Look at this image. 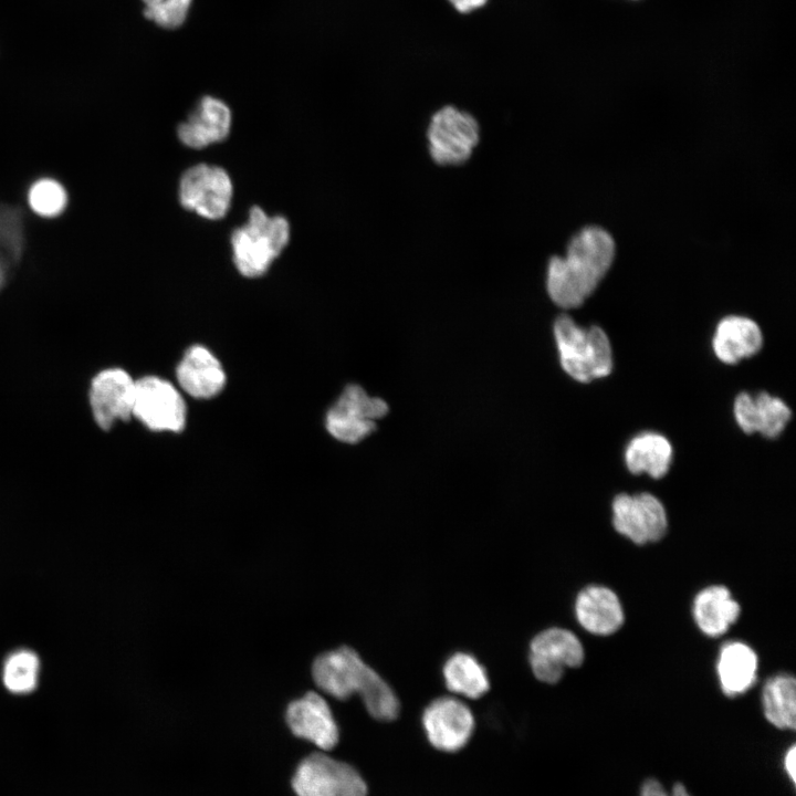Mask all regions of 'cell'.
<instances>
[{
    "instance_id": "6da1fadb",
    "label": "cell",
    "mask_w": 796,
    "mask_h": 796,
    "mask_svg": "<svg viewBox=\"0 0 796 796\" xmlns=\"http://www.w3.org/2000/svg\"><path fill=\"white\" fill-rule=\"evenodd\" d=\"M616 244L608 231L589 226L568 242L565 256L551 258L546 272V290L559 307L580 306L609 271Z\"/></svg>"
},
{
    "instance_id": "7a4b0ae2",
    "label": "cell",
    "mask_w": 796,
    "mask_h": 796,
    "mask_svg": "<svg viewBox=\"0 0 796 796\" xmlns=\"http://www.w3.org/2000/svg\"><path fill=\"white\" fill-rule=\"evenodd\" d=\"M315 684L325 693L346 700L357 693L368 713L378 721H392L399 701L390 685L352 648L343 646L320 654L313 662Z\"/></svg>"
},
{
    "instance_id": "3957f363",
    "label": "cell",
    "mask_w": 796,
    "mask_h": 796,
    "mask_svg": "<svg viewBox=\"0 0 796 796\" xmlns=\"http://www.w3.org/2000/svg\"><path fill=\"white\" fill-rule=\"evenodd\" d=\"M554 337L563 369L580 383L606 377L612 369L610 342L598 326H578L570 316L559 315Z\"/></svg>"
},
{
    "instance_id": "277c9868",
    "label": "cell",
    "mask_w": 796,
    "mask_h": 796,
    "mask_svg": "<svg viewBox=\"0 0 796 796\" xmlns=\"http://www.w3.org/2000/svg\"><path fill=\"white\" fill-rule=\"evenodd\" d=\"M287 239L289 224L283 217L269 218L259 207H252L248 223L231 237L238 270L248 277L263 274Z\"/></svg>"
},
{
    "instance_id": "5b68a950",
    "label": "cell",
    "mask_w": 796,
    "mask_h": 796,
    "mask_svg": "<svg viewBox=\"0 0 796 796\" xmlns=\"http://www.w3.org/2000/svg\"><path fill=\"white\" fill-rule=\"evenodd\" d=\"M480 139L479 123L473 115L447 105L430 118L427 128L428 149L433 161L441 166L465 163Z\"/></svg>"
},
{
    "instance_id": "8992f818",
    "label": "cell",
    "mask_w": 796,
    "mask_h": 796,
    "mask_svg": "<svg viewBox=\"0 0 796 796\" xmlns=\"http://www.w3.org/2000/svg\"><path fill=\"white\" fill-rule=\"evenodd\" d=\"M292 786L296 796H367V785L353 766L323 753L300 763Z\"/></svg>"
},
{
    "instance_id": "52a82bcc",
    "label": "cell",
    "mask_w": 796,
    "mask_h": 796,
    "mask_svg": "<svg viewBox=\"0 0 796 796\" xmlns=\"http://www.w3.org/2000/svg\"><path fill=\"white\" fill-rule=\"evenodd\" d=\"M387 412L386 401L368 396L364 388L352 384L328 409L325 426L336 440L357 443L376 429L377 420Z\"/></svg>"
},
{
    "instance_id": "ba28073f",
    "label": "cell",
    "mask_w": 796,
    "mask_h": 796,
    "mask_svg": "<svg viewBox=\"0 0 796 796\" xmlns=\"http://www.w3.org/2000/svg\"><path fill=\"white\" fill-rule=\"evenodd\" d=\"M133 417L151 431L180 432L186 426L187 406L170 381L149 375L135 380Z\"/></svg>"
},
{
    "instance_id": "9c48e42d",
    "label": "cell",
    "mask_w": 796,
    "mask_h": 796,
    "mask_svg": "<svg viewBox=\"0 0 796 796\" xmlns=\"http://www.w3.org/2000/svg\"><path fill=\"white\" fill-rule=\"evenodd\" d=\"M611 509L615 530L635 544L657 542L667 532L664 506L650 493L618 494Z\"/></svg>"
},
{
    "instance_id": "30bf717a",
    "label": "cell",
    "mask_w": 796,
    "mask_h": 796,
    "mask_svg": "<svg viewBox=\"0 0 796 796\" xmlns=\"http://www.w3.org/2000/svg\"><path fill=\"white\" fill-rule=\"evenodd\" d=\"M135 380L123 368L98 371L91 380L88 402L96 425L104 431L133 417Z\"/></svg>"
},
{
    "instance_id": "8fae6325",
    "label": "cell",
    "mask_w": 796,
    "mask_h": 796,
    "mask_svg": "<svg viewBox=\"0 0 796 796\" xmlns=\"http://www.w3.org/2000/svg\"><path fill=\"white\" fill-rule=\"evenodd\" d=\"M579 639L564 628H548L537 633L530 645V664L538 681L557 683L566 668H577L584 661Z\"/></svg>"
},
{
    "instance_id": "7c38bea8",
    "label": "cell",
    "mask_w": 796,
    "mask_h": 796,
    "mask_svg": "<svg viewBox=\"0 0 796 796\" xmlns=\"http://www.w3.org/2000/svg\"><path fill=\"white\" fill-rule=\"evenodd\" d=\"M230 198L231 182L220 167L198 165L181 177V205L206 218H222L229 208Z\"/></svg>"
},
{
    "instance_id": "4fadbf2b",
    "label": "cell",
    "mask_w": 796,
    "mask_h": 796,
    "mask_svg": "<svg viewBox=\"0 0 796 796\" xmlns=\"http://www.w3.org/2000/svg\"><path fill=\"white\" fill-rule=\"evenodd\" d=\"M422 725L432 746L443 752H455L470 740L474 718L469 706L459 699L442 696L425 709Z\"/></svg>"
},
{
    "instance_id": "5bb4252c",
    "label": "cell",
    "mask_w": 796,
    "mask_h": 796,
    "mask_svg": "<svg viewBox=\"0 0 796 796\" xmlns=\"http://www.w3.org/2000/svg\"><path fill=\"white\" fill-rule=\"evenodd\" d=\"M285 720L295 736L312 742L323 751L332 750L338 742V727L329 705L315 692H307L292 701Z\"/></svg>"
},
{
    "instance_id": "9a60e30c",
    "label": "cell",
    "mask_w": 796,
    "mask_h": 796,
    "mask_svg": "<svg viewBox=\"0 0 796 796\" xmlns=\"http://www.w3.org/2000/svg\"><path fill=\"white\" fill-rule=\"evenodd\" d=\"M176 378L180 388L197 399L217 396L227 381L221 363L202 345H192L185 352Z\"/></svg>"
},
{
    "instance_id": "2e32d148",
    "label": "cell",
    "mask_w": 796,
    "mask_h": 796,
    "mask_svg": "<svg viewBox=\"0 0 796 796\" xmlns=\"http://www.w3.org/2000/svg\"><path fill=\"white\" fill-rule=\"evenodd\" d=\"M734 416L744 432L775 438L785 429L792 412L782 399L767 392H741L734 401Z\"/></svg>"
},
{
    "instance_id": "e0dca14e",
    "label": "cell",
    "mask_w": 796,
    "mask_h": 796,
    "mask_svg": "<svg viewBox=\"0 0 796 796\" xmlns=\"http://www.w3.org/2000/svg\"><path fill=\"white\" fill-rule=\"evenodd\" d=\"M575 615L585 630L598 636L616 632L624 622V611L617 595L598 585L587 586L578 593Z\"/></svg>"
},
{
    "instance_id": "ac0fdd59",
    "label": "cell",
    "mask_w": 796,
    "mask_h": 796,
    "mask_svg": "<svg viewBox=\"0 0 796 796\" xmlns=\"http://www.w3.org/2000/svg\"><path fill=\"white\" fill-rule=\"evenodd\" d=\"M758 325L743 316H727L716 326L712 347L715 356L725 364H736L755 355L762 347Z\"/></svg>"
},
{
    "instance_id": "d6986e66",
    "label": "cell",
    "mask_w": 796,
    "mask_h": 796,
    "mask_svg": "<svg viewBox=\"0 0 796 796\" xmlns=\"http://www.w3.org/2000/svg\"><path fill=\"white\" fill-rule=\"evenodd\" d=\"M230 126V111L221 101L205 96L189 119L178 127V136L184 144L201 148L213 142L223 140Z\"/></svg>"
},
{
    "instance_id": "ffe728a7",
    "label": "cell",
    "mask_w": 796,
    "mask_h": 796,
    "mask_svg": "<svg viewBox=\"0 0 796 796\" xmlns=\"http://www.w3.org/2000/svg\"><path fill=\"white\" fill-rule=\"evenodd\" d=\"M739 603L725 586L713 585L699 591L693 600V617L706 636L719 637L737 620Z\"/></svg>"
},
{
    "instance_id": "44dd1931",
    "label": "cell",
    "mask_w": 796,
    "mask_h": 796,
    "mask_svg": "<svg viewBox=\"0 0 796 796\" xmlns=\"http://www.w3.org/2000/svg\"><path fill=\"white\" fill-rule=\"evenodd\" d=\"M716 672L721 690L726 696L741 695L756 681L757 656L744 642H727L720 651Z\"/></svg>"
},
{
    "instance_id": "7402d4cb",
    "label": "cell",
    "mask_w": 796,
    "mask_h": 796,
    "mask_svg": "<svg viewBox=\"0 0 796 796\" xmlns=\"http://www.w3.org/2000/svg\"><path fill=\"white\" fill-rule=\"evenodd\" d=\"M672 447L669 440L656 432H642L628 443L625 462L632 474L647 473L660 479L670 469Z\"/></svg>"
},
{
    "instance_id": "603a6c76",
    "label": "cell",
    "mask_w": 796,
    "mask_h": 796,
    "mask_svg": "<svg viewBox=\"0 0 796 796\" xmlns=\"http://www.w3.org/2000/svg\"><path fill=\"white\" fill-rule=\"evenodd\" d=\"M442 674L447 689L465 698L478 699L490 688L485 668L467 652L450 656L443 664Z\"/></svg>"
},
{
    "instance_id": "cb8c5ba5",
    "label": "cell",
    "mask_w": 796,
    "mask_h": 796,
    "mask_svg": "<svg viewBox=\"0 0 796 796\" xmlns=\"http://www.w3.org/2000/svg\"><path fill=\"white\" fill-rule=\"evenodd\" d=\"M762 704L769 723L782 730L796 725V681L787 673L768 679L763 688Z\"/></svg>"
},
{
    "instance_id": "d4e9b609",
    "label": "cell",
    "mask_w": 796,
    "mask_h": 796,
    "mask_svg": "<svg viewBox=\"0 0 796 796\" xmlns=\"http://www.w3.org/2000/svg\"><path fill=\"white\" fill-rule=\"evenodd\" d=\"M24 227L22 213L11 206H0V263L8 270L22 256Z\"/></svg>"
},
{
    "instance_id": "484cf974",
    "label": "cell",
    "mask_w": 796,
    "mask_h": 796,
    "mask_svg": "<svg viewBox=\"0 0 796 796\" xmlns=\"http://www.w3.org/2000/svg\"><path fill=\"white\" fill-rule=\"evenodd\" d=\"M39 659L29 650L10 654L3 667V683L13 693H28L36 687Z\"/></svg>"
},
{
    "instance_id": "4316f807",
    "label": "cell",
    "mask_w": 796,
    "mask_h": 796,
    "mask_svg": "<svg viewBox=\"0 0 796 796\" xmlns=\"http://www.w3.org/2000/svg\"><path fill=\"white\" fill-rule=\"evenodd\" d=\"M28 202L36 214L53 218L61 214L65 209L67 193L56 180L43 178L35 181L29 189Z\"/></svg>"
},
{
    "instance_id": "83f0119b",
    "label": "cell",
    "mask_w": 796,
    "mask_h": 796,
    "mask_svg": "<svg viewBox=\"0 0 796 796\" xmlns=\"http://www.w3.org/2000/svg\"><path fill=\"white\" fill-rule=\"evenodd\" d=\"M193 0H163L155 6L145 7L144 15L165 29L181 27L189 13Z\"/></svg>"
},
{
    "instance_id": "f1b7e54d",
    "label": "cell",
    "mask_w": 796,
    "mask_h": 796,
    "mask_svg": "<svg viewBox=\"0 0 796 796\" xmlns=\"http://www.w3.org/2000/svg\"><path fill=\"white\" fill-rule=\"evenodd\" d=\"M640 796H669L663 786L653 778L647 779L640 790Z\"/></svg>"
},
{
    "instance_id": "f546056e",
    "label": "cell",
    "mask_w": 796,
    "mask_h": 796,
    "mask_svg": "<svg viewBox=\"0 0 796 796\" xmlns=\"http://www.w3.org/2000/svg\"><path fill=\"white\" fill-rule=\"evenodd\" d=\"M796 748L792 745L785 753L784 756V768L789 776V779L795 783L796 777Z\"/></svg>"
},
{
    "instance_id": "4dcf8cb0",
    "label": "cell",
    "mask_w": 796,
    "mask_h": 796,
    "mask_svg": "<svg viewBox=\"0 0 796 796\" xmlns=\"http://www.w3.org/2000/svg\"><path fill=\"white\" fill-rule=\"evenodd\" d=\"M452 6L462 13H468L472 10L483 7L488 0H449Z\"/></svg>"
},
{
    "instance_id": "1f68e13d",
    "label": "cell",
    "mask_w": 796,
    "mask_h": 796,
    "mask_svg": "<svg viewBox=\"0 0 796 796\" xmlns=\"http://www.w3.org/2000/svg\"><path fill=\"white\" fill-rule=\"evenodd\" d=\"M671 796H691L685 787L681 783H677L673 788Z\"/></svg>"
},
{
    "instance_id": "d6a6232c",
    "label": "cell",
    "mask_w": 796,
    "mask_h": 796,
    "mask_svg": "<svg viewBox=\"0 0 796 796\" xmlns=\"http://www.w3.org/2000/svg\"><path fill=\"white\" fill-rule=\"evenodd\" d=\"M8 272L9 270L2 263H0V290L4 286L7 282Z\"/></svg>"
},
{
    "instance_id": "836d02e7",
    "label": "cell",
    "mask_w": 796,
    "mask_h": 796,
    "mask_svg": "<svg viewBox=\"0 0 796 796\" xmlns=\"http://www.w3.org/2000/svg\"><path fill=\"white\" fill-rule=\"evenodd\" d=\"M160 1H163V0H143L145 7L155 6V4H157L158 2H160Z\"/></svg>"
}]
</instances>
